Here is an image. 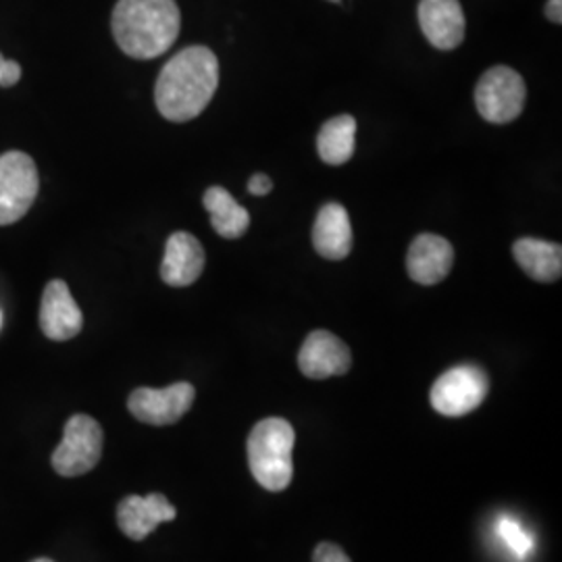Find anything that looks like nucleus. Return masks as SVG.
<instances>
[{"mask_svg":"<svg viewBox=\"0 0 562 562\" xmlns=\"http://www.w3.org/2000/svg\"><path fill=\"white\" fill-rule=\"evenodd\" d=\"M202 204L211 215L213 229L225 240H238L250 227L248 211L222 186L209 188L202 196Z\"/></svg>","mask_w":562,"mask_h":562,"instance_id":"17","label":"nucleus"},{"mask_svg":"<svg viewBox=\"0 0 562 562\" xmlns=\"http://www.w3.org/2000/svg\"><path fill=\"white\" fill-rule=\"evenodd\" d=\"M329 2H341V0H329Z\"/></svg>","mask_w":562,"mask_h":562,"instance_id":"25","label":"nucleus"},{"mask_svg":"<svg viewBox=\"0 0 562 562\" xmlns=\"http://www.w3.org/2000/svg\"><path fill=\"white\" fill-rule=\"evenodd\" d=\"M419 23L425 38L440 50H452L464 41L467 21L459 0H422Z\"/></svg>","mask_w":562,"mask_h":562,"instance_id":"13","label":"nucleus"},{"mask_svg":"<svg viewBox=\"0 0 562 562\" xmlns=\"http://www.w3.org/2000/svg\"><path fill=\"white\" fill-rule=\"evenodd\" d=\"M41 178L36 162L20 150L0 155V225L25 217L38 196Z\"/></svg>","mask_w":562,"mask_h":562,"instance_id":"4","label":"nucleus"},{"mask_svg":"<svg viewBox=\"0 0 562 562\" xmlns=\"http://www.w3.org/2000/svg\"><path fill=\"white\" fill-rule=\"evenodd\" d=\"M83 315L65 281L46 283L41 304V327L48 340L67 341L81 331Z\"/></svg>","mask_w":562,"mask_h":562,"instance_id":"10","label":"nucleus"},{"mask_svg":"<svg viewBox=\"0 0 562 562\" xmlns=\"http://www.w3.org/2000/svg\"><path fill=\"white\" fill-rule=\"evenodd\" d=\"M111 27L127 57L157 59L180 36V7L176 0H120Z\"/></svg>","mask_w":562,"mask_h":562,"instance_id":"2","label":"nucleus"},{"mask_svg":"<svg viewBox=\"0 0 562 562\" xmlns=\"http://www.w3.org/2000/svg\"><path fill=\"white\" fill-rule=\"evenodd\" d=\"M294 427L285 419L271 417L255 425L248 436V464L252 477L269 492H283L294 475L292 450Z\"/></svg>","mask_w":562,"mask_h":562,"instance_id":"3","label":"nucleus"},{"mask_svg":"<svg viewBox=\"0 0 562 562\" xmlns=\"http://www.w3.org/2000/svg\"><path fill=\"white\" fill-rule=\"evenodd\" d=\"M490 380L477 364H459L440 375L431 387V406L443 417H462L482 406Z\"/></svg>","mask_w":562,"mask_h":562,"instance_id":"6","label":"nucleus"},{"mask_svg":"<svg viewBox=\"0 0 562 562\" xmlns=\"http://www.w3.org/2000/svg\"><path fill=\"white\" fill-rule=\"evenodd\" d=\"M21 80V67L18 60L4 59L0 55V86L11 88Z\"/></svg>","mask_w":562,"mask_h":562,"instance_id":"21","label":"nucleus"},{"mask_svg":"<svg viewBox=\"0 0 562 562\" xmlns=\"http://www.w3.org/2000/svg\"><path fill=\"white\" fill-rule=\"evenodd\" d=\"M357 120L352 115H338L327 121L317 138L319 157L327 165H344L350 161L357 148Z\"/></svg>","mask_w":562,"mask_h":562,"instance_id":"18","label":"nucleus"},{"mask_svg":"<svg viewBox=\"0 0 562 562\" xmlns=\"http://www.w3.org/2000/svg\"><path fill=\"white\" fill-rule=\"evenodd\" d=\"M178 517L176 506L162 494L150 496H127L117 508L120 529L134 542L148 538L161 522L173 521Z\"/></svg>","mask_w":562,"mask_h":562,"instance_id":"11","label":"nucleus"},{"mask_svg":"<svg viewBox=\"0 0 562 562\" xmlns=\"http://www.w3.org/2000/svg\"><path fill=\"white\" fill-rule=\"evenodd\" d=\"M271 188H273V181L269 180L265 173H257V176H252L250 181H248V192L255 194V196L269 194Z\"/></svg>","mask_w":562,"mask_h":562,"instance_id":"22","label":"nucleus"},{"mask_svg":"<svg viewBox=\"0 0 562 562\" xmlns=\"http://www.w3.org/2000/svg\"><path fill=\"white\" fill-rule=\"evenodd\" d=\"M313 244L323 259L341 261L352 250V225L348 211L338 202H327L319 209L315 227H313Z\"/></svg>","mask_w":562,"mask_h":562,"instance_id":"15","label":"nucleus"},{"mask_svg":"<svg viewBox=\"0 0 562 562\" xmlns=\"http://www.w3.org/2000/svg\"><path fill=\"white\" fill-rule=\"evenodd\" d=\"M352 364V355L348 346L334 334L317 329L313 331L299 355V367L308 380H327L336 375H346Z\"/></svg>","mask_w":562,"mask_h":562,"instance_id":"9","label":"nucleus"},{"mask_svg":"<svg viewBox=\"0 0 562 562\" xmlns=\"http://www.w3.org/2000/svg\"><path fill=\"white\" fill-rule=\"evenodd\" d=\"M313 562H350L348 554L336 543L323 542L315 548Z\"/></svg>","mask_w":562,"mask_h":562,"instance_id":"20","label":"nucleus"},{"mask_svg":"<svg viewBox=\"0 0 562 562\" xmlns=\"http://www.w3.org/2000/svg\"><path fill=\"white\" fill-rule=\"evenodd\" d=\"M515 261L531 280L552 283L561 280L562 248L552 241L521 238L513 246Z\"/></svg>","mask_w":562,"mask_h":562,"instance_id":"16","label":"nucleus"},{"mask_svg":"<svg viewBox=\"0 0 562 562\" xmlns=\"http://www.w3.org/2000/svg\"><path fill=\"white\" fill-rule=\"evenodd\" d=\"M101 423L88 415H74L65 423L63 440L55 454L53 467L63 477H80L90 473L102 457Z\"/></svg>","mask_w":562,"mask_h":562,"instance_id":"5","label":"nucleus"},{"mask_svg":"<svg viewBox=\"0 0 562 562\" xmlns=\"http://www.w3.org/2000/svg\"><path fill=\"white\" fill-rule=\"evenodd\" d=\"M0 323H2V317H0Z\"/></svg>","mask_w":562,"mask_h":562,"instance_id":"26","label":"nucleus"},{"mask_svg":"<svg viewBox=\"0 0 562 562\" xmlns=\"http://www.w3.org/2000/svg\"><path fill=\"white\" fill-rule=\"evenodd\" d=\"M220 86V60L206 46H188L161 69L155 102L165 120L173 123L199 117Z\"/></svg>","mask_w":562,"mask_h":562,"instance_id":"1","label":"nucleus"},{"mask_svg":"<svg viewBox=\"0 0 562 562\" xmlns=\"http://www.w3.org/2000/svg\"><path fill=\"white\" fill-rule=\"evenodd\" d=\"M204 248L188 232H176L165 246L161 280L173 288H186L199 280L204 271Z\"/></svg>","mask_w":562,"mask_h":562,"instance_id":"14","label":"nucleus"},{"mask_svg":"<svg viewBox=\"0 0 562 562\" xmlns=\"http://www.w3.org/2000/svg\"><path fill=\"white\" fill-rule=\"evenodd\" d=\"M32 562H53L50 559H38V561H32Z\"/></svg>","mask_w":562,"mask_h":562,"instance_id":"24","label":"nucleus"},{"mask_svg":"<svg viewBox=\"0 0 562 562\" xmlns=\"http://www.w3.org/2000/svg\"><path fill=\"white\" fill-rule=\"evenodd\" d=\"M525 81L510 67H492L477 81L475 104L483 120L496 125L510 123L521 115L525 106Z\"/></svg>","mask_w":562,"mask_h":562,"instance_id":"7","label":"nucleus"},{"mask_svg":"<svg viewBox=\"0 0 562 562\" xmlns=\"http://www.w3.org/2000/svg\"><path fill=\"white\" fill-rule=\"evenodd\" d=\"M546 15H548V20L554 21V23H561L562 0H548V7H546Z\"/></svg>","mask_w":562,"mask_h":562,"instance_id":"23","label":"nucleus"},{"mask_svg":"<svg viewBox=\"0 0 562 562\" xmlns=\"http://www.w3.org/2000/svg\"><path fill=\"white\" fill-rule=\"evenodd\" d=\"M196 390L192 383H173L162 390L138 387L132 392L127 408L142 423L148 425H173L192 408Z\"/></svg>","mask_w":562,"mask_h":562,"instance_id":"8","label":"nucleus"},{"mask_svg":"<svg viewBox=\"0 0 562 562\" xmlns=\"http://www.w3.org/2000/svg\"><path fill=\"white\" fill-rule=\"evenodd\" d=\"M454 265V248L436 234L417 236L406 255V269L411 280L422 285H436L448 278Z\"/></svg>","mask_w":562,"mask_h":562,"instance_id":"12","label":"nucleus"},{"mask_svg":"<svg viewBox=\"0 0 562 562\" xmlns=\"http://www.w3.org/2000/svg\"><path fill=\"white\" fill-rule=\"evenodd\" d=\"M498 536L506 548L517 557V559H525L531 550H533V538L525 531L521 522L510 519V517H503L496 527Z\"/></svg>","mask_w":562,"mask_h":562,"instance_id":"19","label":"nucleus"}]
</instances>
